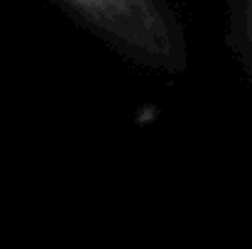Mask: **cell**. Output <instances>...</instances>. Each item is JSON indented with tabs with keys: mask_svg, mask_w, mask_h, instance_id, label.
<instances>
[{
	"mask_svg": "<svg viewBox=\"0 0 252 249\" xmlns=\"http://www.w3.org/2000/svg\"><path fill=\"white\" fill-rule=\"evenodd\" d=\"M69 20L125 61L162 76H184L189 39L176 0H52Z\"/></svg>",
	"mask_w": 252,
	"mask_h": 249,
	"instance_id": "1",
	"label": "cell"
},
{
	"mask_svg": "<svg viewBox=\"0 0 252 249\" xmlns=\"http://www.w3.org/2000/svg\"><path fill=\"white\" fill-rule=\"evenodd\" d=\"M225 20V42L243 66L252 90V0H220Z\"/></svg>",
	"mask_w": 252,
	"mask_h": 249,
	"instance_id": "2",
	"label": "cell"
}]
</instances>
